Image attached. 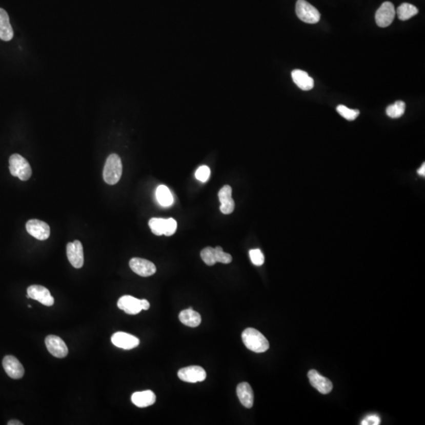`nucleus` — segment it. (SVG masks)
<instances>
[{"instance_id":"obj_22","label":"nucleus","mask_w":425,"mask_h":425,"mask_svg":"<svg viewBox=\"0 0 425 425\" xmlns=\"http://www.w3.org/2000/svg\"><path fill=\"white\" fill-rule=\"evenodd\" d=\"M156 198L163 207H170L173 203V195L166 185H160L158 187L156 190Z\"/></svg>"},{"instance_id":"obj_9","label":"nucleus","mask_w":425,"mask_h":425,"mask_svg":"<svg viewBox=\"0 0 425 425\" xmlns=\"http://www.w3.org/2000/svg\"><path fill=\"white\" fill-rule=\"evenodd\" d=\"M27 298H32L46 307L54 305V299L49 290L41 285H32L27 289Z\"/></svg>"},{"instance_id":"obj_18","label":"nucleus","mask_w":425,"mask_h":425,"mask_svg":"<svg viewBox=\"0 0 425 425\" xmlns=\"http://www.w3.org/2000/svg\"><path fill=\"white\" fill-rule=\"evenodd\" d=\"M132 403L139 408H145V407L152 406L155 402L156 395L153 391H139L135 392L132 395Z\"/></svg>"},{"instance_id":"obj_14","label":"nucleus","mask_w":425,"mask_h":425,"mask_svg":"<svg viewBox=\"0 0 425 425\" xmlns=\"http://www.w3.org/2000/svg\"><path fill=\"white\" fill-rule=\"evenodd\" d=\"M111 342L117 348L131 350L139 346V339L131 334L118 332L112 335Z\"/></svg>"},{"instance_id":"obj_32","label":"nucleus","mask_w":425,"mask_h":425,"mask_svg":"<svg viewBox=\"0 0 425 425\" xmlns=\"http://www.w3.org/2000/svg\"><path fill=\"white\" fill-rule=\"evenodd\" d=\"M380 423V418L376 415H370L366 417L361 421V425H379Z\"/></svg>"},{"instance_id":"obj_26","label":"nucleus","mask_w":425,"mask_h":425,"mask_svg":"<svg viewBox=\"0 0 425 425\" xmlns=\"http://www.w3.org/2000/svg\"><path fill=\"white\" fill-rule=\"evenodd\" d=\"M203 261L209 266H213L217 263L215 258V250L211 247H207L201 251Z\"/></svg>"},{"instance_id":"obj_7","label":"nucleus","mask_w":425,"mask_h":425,"mask_svg":"<svg viewBox=\"0 0 425 425\" xmlns=\"http://www.w3.org/2000/svg\"><path fill=\"white\" fill-rule=\"evenodd\" d=\"M178 377L188 383H197L205 380L207 378V372L204 368L200 366H188L179 370Z\"/></svg>"},{"instance_id":"obj_20","label":"nucleus","mask_w":425,"mask_h":425,"mask_svg":"<svg viewBox=\"0 0 425 425\" xmlns=\"http://www.w3.org/2000/svg\"><path fill=\"white\" fill-rule=\"evenodd\" d=\"M14 37V30L10 25V18L7 11L0 8V39L10 41Z\"/></svg>"},{"instance_id":"obj_16","label":"nucleus","mask_w":425,"mask_h":425,"mask_svg":"<svg viewBox=\"0 0 425 425\" xmlns=\"http://www.w3.org/2000/svg\"><path fill=\"white\" fill-rule=\"evenodd\" d=\"M232 189L229 185H225L219 191L218 197L220 202V210L222 214H230L235 209V202L232 197Z\"/></svg>"},{"instance_id":"obj_23","label":"nucleus","mask_w":425,"mask_h":425,"mask_svg":"<svg viewBox=\"0 0 425 425\" xmlns=\"http://www.w3.org/2000/svg\"><path fill=\"white\" fill-rule=\"evenodd\" d=\"M397 16L401 21H407L414 17L418 13V9L415 6L407 3L401 4L395 10Z\"/></svg>"},{"instance_id":"obj_29","label":"nucleus","mask_w":425,"mask_h":425,"mask_svg":"<svg viewBox=\"0 0 425 425\" xmlns=\"http://www.w3.org/2000/svg\"><path fill=\"white\" fill-rule=\"evenodd\" d=\"M250 258L254 266H261L264 264L265 257L259 249L251 250L249 252Z\"/></svg>"},{"instance_id":"obj_25","label":"nucleus","mask_w":425,"mask_h":425,"mask_svg":"<svg viewBox=\"0 0 425 425\" xmlns=\"http://www.w3.org/2000/svg\"><path fill=\"white\" fill-rule=\"evenodd\" d=\"M165 219L153 217L149 220V227L156 236L164 235Z\"/></svg>"},{"instance_id":"obj_17","label":"nucleus","mask_w":425,"mask_h":425,"mask_svg":"<svg viewBox=\"0 0 425 425\" xmlns=\"http://www.w3.org/2000/svg\"><path fill=\"white\" fill-rule=\"evenodd\" d=\"M236 393L241 403L246 408L251 409L254 405V392L251 385L246 382L238 384Z\"/></svg>"},{"instance_id":"obj_21","label":"nucleus","mask_w":425,"mask_h":425,"mask_svg":"<svg viewBox=\"0 0 425 425\" xmlns=\"http://www.w3.org/2000/svg\"><path fill=\"white\" fill-rule=\"evenodd\" d=\"M179 319L185 326L192 328L198 327L202 321L201 315L198 312L192 310V308L187 309L180 312Z\"/></svg>"},{"instance_id":"obj_4","label":"nucleus","mask_w":425,"mask_h":425,"mask_svg":"<svg viewBox=\"0 0 425 425\" xmlns=\"http://www.w3.org/2000/svg\"><path fill=\"white\" fill-rule=\"evenodd\" d=\"M117 307L126 314L135 315L141 310H149L150 302L146 299H138L131 295H124L119 298Z\"/></svg>"},{"instance_id":"obj_6","label":"nucleus","mask_w":425,"mask_h":425,"mask_svg":"<svg viewBox=\"0 0 425 425\" xmlns=\"http://www.w3.org/2000/svg\"><path fill=\"white\" fill-rule=\"evenodd\" d=\"M396 13L395 6L391 2H385L380 6L376 13V25L379 27L386 28L393 22Z\"/></svg>"},{"instance_id":"obj_13","label":"nucleus","mask_w":425,"mask_h":425,"mask_svg":"<svg viewBox=\"0 0 425 425\" xmlns=\"http://www.w3.org/2000/svg\"><path fill=\"white\" fill-rule=\"evenodd\" d=\"M3 366L7 374L12 379H21L24 376V367L14 356H6L3 360Z\"/></svg>"},{"instance_id":"obj_28","label":"nucleus","mask_w":425,"mask_h":425,"mask_svg":"<svg viewBox=\"0 0 425 425\" xmlns=\"http://www.w3.org/2000/svg\"><path fill=\"white\" fill-rule=\"evenodd\" d=\"M214 250H215V258L217 262L223 263V264H229L232 262V255L228 253L224 252L222 248L216 247Z\"/></svg>"},{"instance_id":"obj_30","label":"nucleus","mask_w":425,"mask_h":425,"mask_svg":"<svg viewBox=\"0 0 425 425\" xmlns=\"http://www.w3.org/2000/svg\"><path fill=\"white\" fill-rule=\"evenodd\" d=\"M177 223L173 218L165 219L164 235L166 236H173L176 230Z\"/></svg>"},{"instance_id":"obj_31","label":"nucleus","mask_w":425,"mask_h":425,"mask_svg":"<svg viewBox=\"0 0 425 425\" xmlns=\"http://www.w3.org/2000/svg\"><path fill=\"white\" fill-rule=\"evenodd\" d=\"M210 168L207 166H200L197 170L196 173H195V177L199 181L206 182L210 177Z\"/></svg>"},{"instance_id":"obj_3","label":"nucleus","mask_w":425,"mask_h":425,"mask_svg":"<svg viewBox=\"0 0 425 425\" xmlns=\"http://www.w3.org/2000/svg\"><path fill=\"white\" fill-rule=\"evenodd\" d=\"M9 163L11 175L17 176L22 181L29 180L32 176V168L29 161L20 154H14L10 156Z\"/></svg>"},{"instance_id":"obj_5","label":"nucleus","mask_w":425,"mask_h":425,"mask_svg":"<svg viewBox=\"0 0 425 425\" xmlns=\"http://www.w3.org/2000/svg\"><path fill=\"white\" fill-rule=\"evenodd\" d=\"M295 13L301 22L308 24H316L320 19V14L317 8L309 4L306 0L297 1Z\"/></svg>"},{"instance_id":"obj_12","label":"nucleus","mask_w":425,"mask_h":425,"mask_svg":"<svg viewBox=\"0 0 425 425\" xmlns=\"http://www.w3.org/2000/svg\"><path fill=\"white\" fill-rule=\"evenodd\" d=\"M129 266L134 273L143 277L152 276L157 270L154 263L144 258H132L129 261Z\"/></svg>"},{"instance_id":"obj_34","label":"nucleus","mask_w":425,"mask_h":425,"mask_svg":"<svg viewBox=\"0 0 425 425\" xmlns=\"http://www.w3.org/2000/svg\"><path fill=\"white\" fill-rule=\"evenodd\" d=\"M7 424H8V425H23V423H22V422L19 421V420H10V421H9L8 423H7Z\"/></svg>"},{"instance_id":"obj_1","label":"nucleus","mask_w":425,"mask_h":425,"mask_svg":"<svg viewBox=\"0 0 425 425\" xmlns=\"http://www.w3.org/2000/svg\"><path fill=\"white\" fill-rule=\"evenodd\" d=\"M242 339L246 348L255 353H263L270 348V343L264 335L253 328H248L242 332Z\"/></svg>"},{"instance_id":"obj_8","label":"nucleus","mask_w":425,"mask_h":425,"mask_svg":"<svg viewBox=\"0 0 425 425\" xmlns=\"http://www.w3.org/2000/svg\"><path fill=\"white\" fill-rule=\"evenodd\" d=\"M26 230L31 236L39 239L46 240L49 238L51 229L48 224L37 219H32L26 223Z\"/></svg>"},{"instance_id":"obj_27","label":"nucleus","mask_w":425,"mask_h":425,"mask_svg":"<svg viewBox=\"0 0 425 425\" xmlns=\"http://www.w3.org/2000/svg\"><path fill=\"white\" fill-rule=\"evenodd\" d=\"M336 110L342 117L348 120H355L360 114L359 110H352L343 105L338 106Z\"/></svg>"},{"instance_id":"obj_24","label":"nucleus","mask_w":425,"mask_h":425,"mask_svg":"<svg viewBox=\"0 0 425 425\" xmlns=\"http://www.w3.org/2000/svg\"><path fill=\"white\" fill-rule=\"evenodd\" d=\"M406 104L402 101H397L388 107L386 114L391 118H399L405 114Z\"/></svg>"},{"instance_id":"obj_2","label":"nucleus","mask_w":425,"mask_h":425,"mask_svg":"<svg viewBox=\"0 0 425 425\" xmlns=\"http://www.w3.org/2000/svg\"><path fill=\"white\" fill-rule=\"evenodd\" d=\"M122 175V159L117 154H112L107 158L104 169V179L110 185L118 183Z\"/></svg>"},{"instance_id":"obj_33","label":"nucleus","mask_w":425,"mask_h":425,"mask_svg":"<svg viewBox=\"0 0 425 425\" xmlns=\"http://www.w3.org/2000/svg\"><path fill=\"white\" fill-rule=\"evenodd\" d=\"M417 173L420 176H425V164L423 163L421 166H420V169L417 170Z\"/></svg>"},{"instance_id":"obj_15","label":"nucleus","mask_w":425,"mask_h":425,"mask_svg":"<svg viewBox=\"0 0 425 425\" xmlns=\"http://www.w3.org/2000/svg\"><path fill=\"white\" fill-rule=\"evenodd\" d=\"M309 380L312 386L317 390L320 393L327 395L332 391L333 385L328 378L321 376L318 372L311 370L308 373Z\"/></svg>"},{"instance_id":"obj_19","label":"nucleus","mask_w":425,"mask_h":425,"mask_svg":"<svg viewBox=\"0 0 425 425\" xmlns=\"http://www.w3.org/2000/svg\"><path fill=\"white\" fill-rule=\"evenodd\" d=\"M292 76L294 83L301 90L310 91L314 88V80L309 76L307 72L295 70L292 71Z\"/></svg>"},{"instance_id":"obj_10","label":"nucleus","mask_w":425,"mask_h":425,"mask_svg":"<svg viewBox=\"0 0 425 425\" xmlns=\"http://www.w3.org/2000/svg\"><path fill=\"white\" fill-rule=\"evenodd\" d=\"M47 349L54 357L63 358L68 355L69 350L64 341L57 335H50L45 339Z\"/></svg>"},{"instance_id":"obj_11","label":"nucleus","mask_w":425,"mask_h":425,"mask_svg":"<svg viewBox=\"0 0 425 425\" xmlns=\"http://www.w3.org/2000/svg\"><path fill=\"white\" fill-rule=\"evenodd\" d=\"M66 254L70 264L76 268L80 269L84 265V249L82 242L75 240L69 242L66 246Z\"/></svg>"}]
</instances>
